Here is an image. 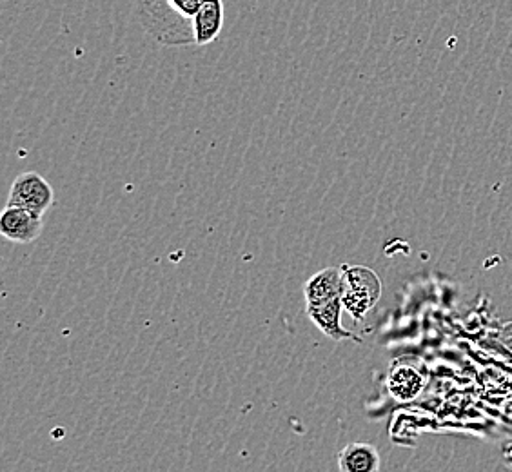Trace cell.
<instances>
[{
    "instance_id": "1",
    "label": "cell",
    "mask_w": 512,
    "mask_h": 472,
    "mask_svg": "<svg viewBox=\"0 0 512 472\" xmlns=\"http://www.w3.org/2000/svg\"><path fill=\"white\" fill-rule=\"evenodd\" d=\"M137 17L164 46L195 44V20L184 17L173 0H137Z\"/></svg>"
},
{
    "instance_id": "2",
    "label": "cell",
    "mask_w": 512,
    "mask_h": 472,
    "mask_svg": "<svg viewBox=\"0 0 512 472\" xmlns=\"http://www.w3.org/2000/svg\"><path fill=\"white\" fill-rule=\"evenodd\" d=\"M382 295V282L375 271L362 266L342 267V304L356 322L375 307Z\"/></svg>"
},
{
    "instance_id": "3",
    "label": "cell",
    "mask_w": 512,
    "mask_h": 472,
    "mask_svg": "<svg viewBox=\"0 0 512 472\" xmlns=\"http://www.w3.org/2000/svg\"><path fill=\"white\" fill-rule=\"evenodd\" d=\"M53 202H55L53 187L46 178L35 171L22 173L11 184L8 206L22 207L31 211L33 215L44 218L48 209L53 206Z\"/></svg>"
},
{
    "instance_id": "4",
    "label": "cell",
    "mask_w": 512,
    "mask_h": 472,
    "mask_svg": "<svg viewBox=\"0 0 512 472\" xmlns=\"http://www.w3.org/2000/svg\"><path fill=\"white\" fill-rule=\"evenodd\" d=\"M42 218L22 207L6 206L0 215V233L15 244H30L42 233Z\"/></svg>"
},
{
    "instance_id": "5",
    "label": "cell",
    "mask_w": 512,
    "mask_h": 472,
    "mask_svg": "<svg viewBox=\"0 0 512 472\" xmlns=\"http://www.w3.org/2000/svg\"><path fill=\"white\" fill-rule=\"evenodd\" d=\"M342 296H336L333 300H327L322 304L307 305V315L311 318V322L324 333L327 338L340 342V340H356L360 342V338L353 336L342 325Z\"/></svg>"
},
{
    "instance_id": "6",
    "label": "cell",
    "mask_w": 512,
    "mask_h": 472,
    "mask_svg": "<svg viewBox=\"0 0 512 472\" xmlns=\"http://www.w3.org/2000/svg\"><path fill=\"white\" fill-rule=\"evenodd\" d=\"M342 295V267H327L311 276L304 286L307 305L322 304Z\"/></svg>"
},
{
    "instance_id": "7",
    "label": "cell",
    "mask_w": 512,
    "mask_h": 472,
    "mask_svg": "<svg viewBox=\"0 0 512 472\" xmlns=\"http://www.w3.org/2000/svg\"><path fill=\"white\" fill-rule=\"evenodd\" d=\"M224 28V2L209 0L202 2L195 17V44L207 46L218 39Z\"/></svg>"
},
{
    "instance_id": "8",
    "label": "cell",
    "mask_w": 512,
    "mask_h": 472,
    "mask_svg": "<svg viewBox=\"0 0 512 472\" xmlns=\"http://www.w3.org/2000/svg\"><path fill=\"white\" fill-rule=\"evenodd\" d=\"M340 472H380V454L369 443H349L338 454Z\"/></svg>"
},
{
    "instance_id": "9",
    "label": "cell",
    "mask_w": 512,
    "mask_h": 472,
    "mask_svg": "<svg viewBox=\"0 0 512 472\" xmlns=\"http://www.w3.org/2000/svg\"><path fill=\"white\" fill-rule=\"evenodd\" d=\"M424 389V378L411 365H398L389 374V391L396 400H413Z\"/></svg>"
},
{
    "instance_id": "10",
    "label": "cell",
    "mask_w": 512,
    "mask_h": 472,
    "mask_svg": "<svg viewBox=\"0 0 512 472\" xmlns=\"http://www.w3.org/2000/svg\"><path fill=\"white\" fill-rule=\"evenodd\" d=\"M202 2H209V0H202Z\"/></svg>"
}]
</instances>
